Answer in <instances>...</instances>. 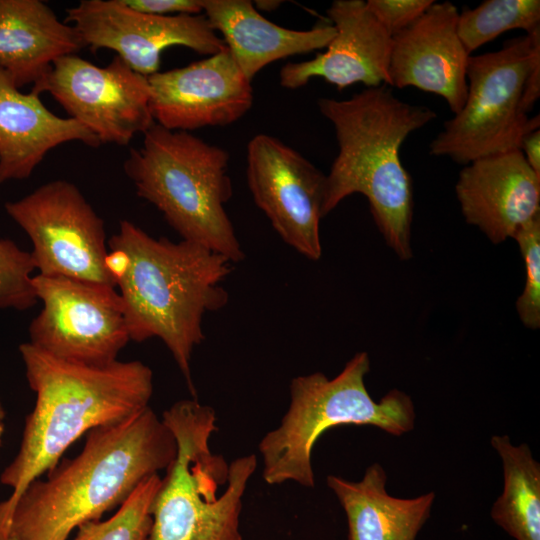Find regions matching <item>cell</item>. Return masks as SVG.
<instances>
[{
  "label": "cell",
  "mask_w": 540,
  "mask_h": 540,
  "mask_svg": "<svg viewBox=\"0 0 540 540\" xmlns=\"http://www.w3.org/2000/svg\"><path fill=\"white\" fill-rule=\"evenodd\" d=\"M4 419H5V411H4L3 406L0 403V423H4Z\"/></svg>",
  "instance_id": "4dcf8cb0"
},
{
  "label": "cell",
  "mask_w": 540,
  "mask_h": 540,
  "mask_svg": "<svg viewBox=\"0 0 540 540\" xmlns=\"http://www.w3.org/2000/svg\"><path fill=\"white\" fill-rule=\"evenodd\" d=\"M283 1H277V0H260V1H254V5L263 11L272 12L276 10Z\"/></svg>",
  "instance_id": "f546056e"
},
{
  "label": "cell",
  "mask_w": 540,
  "mask_h": 540,
  "mask_svg": "<svg viewBox=\"0 0 540 540\" xmlns=\"http://www.w3.org/2000/svg\"><path fill=\"white\" fill-rule=\"evenodd\" d=\"M31 91L49 93L101 144L128 145L154 124L148 78L117 55L105 67L76 54L60 57Z\"/></svg>",
  "instance_id": "8fae6325"
},
{
  "label": "cell",
  "mask_w": 540,
  "mask_h": 540,
  "mask_svg": "<svg viewBox=\"0 0 540 540\" xmlns=\"http://www.w3.org/2000/svg\"><path fill=\"white\" fill-rule=\"evenodd\" d=\"M519 150L532 170L540 176V128L533 129L522 137Z\"/></svg>",
  "instance_id": "f1b7e54d"
},
{
  "label": "cell",
  "mask_w": 540,
  "mask_h": 540,
  "mask_svg": "<svg viewBox=\"0 0 540 540\" xmlns=\"http://www.w3.org/2000/svg\"><path fill=\"white\" fill-rule=\"evenodd\" d=\"M108 248L106 265L119 288L130 340L160 338L195 398L192 353L205 338L204 314L228 303L221 284L231 262L195 243L155 239L128 220L120 221Z\"/></svg>",
  "instance_id": "7a4b0ae2"
},
{
  "label": "cell",
  "mask_w": 540,
  "mask_h": 540,
  "mask_svg": "<svg viewBox=\"0 0 540 540\" xmlns=\"http://www.w3.org/2000/svg\"><path fill=\"white\" fill-rule=\"evenodd\" d=\"M4 430H5L4 423H0V445L2 443V437H3V434H4Z\"/></svg>",
  "instance_id": "1f68e13d"
},
{
  "label": "cell",
  "mask_w": 540,
  "mask_h": 540,
  "mask_svg": "<svg viewBox=\"0 0 540 540\" xmlns=\"http://www.w3.org/2000/svg\"><path fill=\"white\" fill-rule=\"evenodd\" d=\"M4 207L29 236L40 275L116 288L106 265L104 222L73 183L47 182Z\"/></svg>",
  "instance_id": "9c48e42d"
},
{
  "label": "cell",
  "mask_w": 540,
  "mask_h": 540,
  "mask_svg": "<svg viewBox=\"0 0 540 540\" xmlns=\"http://www.w3.org/2000/svg\"><path fill=\"white\" fill-rule=\"evenodd\" d=\"M455 192L465 221L493 244L512 238L540 215V176L519 149L464 165Z\"/></svg>",
  "instance_id": "e0dca14e"
},
{
  "label": "cell",
  "mask_w": 540,
  "mask_h": 540,
  "mask_svg": "<svg viewBox=\"0 0 540 540\" xmlns=\"http://www.w3.org/2000/svg\"><path fill=\"white\" fill-rule=\"evenodd\" d=\"M147 78L153 120L169 130L230 125L253 104L251 82L227 46L203 60Z\"/></svg>",
  "instance_id": "5bb4252c"
},
{
  "label": "cell",
  "mask_w": 540,
  "mask_h": 540,
  "mask_svg": "<svg viewBox=\"0 0 540 540\" xmlns=\"http://www.w3.org/2000/svg\"><path fill=\"white\" fill-rule=\"evenodd\" d=\"M161 479L159 474L146 478L113 516L81 524L72 540H149L151 509Z\"/></svg>",
  "instance_id": "cb8c5ba5"
},
{
  "label": "cell",
  "mask_w": 540,
  "mask_h": 540,
  "mask_svg": "<svg viewBox=\"0 0 540 540\" xmlns=\"http://www.w3.org/2000/svg\"><path fill=\"white\" fill-rule=\"evenodd\" d=\"M326 483L346 514L348 540H416L435 499L433 491L415 498L390 495L386 471L377 462L360 481L328 475Z\"/></svg>",
  "instance_id": "44dd1931"
},
{
  "label": "cell",
  "mask_w": 540,
  "mask_h": 540,
  "mask_svg": "<svg viewBox=\"0 0 540 540\" xmlns=\"http://www.w3.org/2000/svg\"><path fill=\"white\" fill-rule=\"evenodd\" d=\"M317 105L338 144L326 175L322 216L360 193L387 245L401 260L411 259L413 189L400 149L436 113L399 99L387 85L366 88L348 99L320 98Z\"/></svg>",
  "instance_id": "277c9868"
},
{
  "label": "cell",
  "mask_w": 540,
  "mask_h": 540,
  "mask_svg": "<svg viewBox=\"0 0 540 540\" xmlns=\"http://www.w3.org/2000/svg\"><path fill=\"white\" fill-rule=\"evenodd\" d=\"M85 47L72 25L39 0H0V66L17 88L34 84L63 56Z\"/></svg>",
  "instance_id": "ffe728a7"
},
{
  "label": "cell",
  "mask_w": 540,
  "mask_h": 540,
  "mask_svg": "<svg viewBox=\"0 0 540 540\" xmlns=\"http://www.w3.org/2000/svg\"><path fill=\"white\" fill-rule=\"evenodd\" d=\"M201 5L250 82L272 62L326 48L336 33L333 25L309 30L279 26L262 16L249 0H201Z\"/></svg>",
  "instance_id": "d6986e66"
},
{
  "label": "cell",
  "mask_w": 540,
  "mask_h": 540,
  "mask_svg": "<svg viewBox=\"0 0 540 540\" xmlns=\"http://www.w3.org/2000/svg\"><path fill=\"white\" fill-rule=\"evenodd\" d=\"M540 58V29L504 42L497 51L471 55L462 109L444 123L429 153L468 163L519 149L522 137L540 128V117L522 110L527 75Z\"/></svg>",
  "instance_id": "ba28073f"
},
{
  "label": "cell",
  "mask_w": 540,
  "mask_h": 540,
  "mask_svg": "<svg viewBox=\"0 0 540 540\" xmlns=\"http://www.w3.org/2000/svg\"><path fill=\"white\" fill-rule=\"evenodd\" d=\"M39 96L20 92L0 66V183L28 178L46 154L63 143L101 145L78 121L49 111Z\"/></svg>",
  "instance_id": "ac0fdd59"
},
{
  "label": "cell",
  "mask_w": 540,
  "mask_h": 540,
  "mask_svg": "<svg viewBox=\"0 0 540 540\" xmlns=\"http://www.w3.org/2000/svg\"><path fill=\"white\" fill-rule=\"evenodd\" d=\"M128 8L149 15L169 16L176 13L199 15L203 12L201 0H122Z\"/></svg>",
  "instance_id": "83f0119b"
},
{
  "label": "cell",
  "mask_w": 540,
  "mask_h": 540,
  "mask_svg": "<svg viewBox=\"0 0 540 540\" xmlns=\"http://www.w3.org/2000/svg\"><path fill=\"white\" fill-rule=\"evenodd\" d=\"M216 419L213 408L195 398L164 411L162 421L176 439L177 454L152 504L149 540H243L242 499L257 457L245 455L227 464L212 453Z\"/></svg>",
  "instance_id": "5b68a950"
},
{
  "label": "cell",
  "mask_w": 540,
  "mask_h": 540,
  "mask_svg": "<svg viewBox=\"0 0 540 540\" xmlns=\"http://www.w3.org/2000/svg\"><path fill=\"white\" fill-rule=\"evenodd\" d=\"M490 443L502 461L503 491L491 509L493 521L516 540H540V464L526 443L508 435Z\"/></svg>",
  "instance_id": "7402d4cb"
},
{
  "label": "cell",
  "mask_w": 540,
  "mask_h": 540,
  "mask_svg": "<svg viewBox=\"0 0 540 540\" xmlns=\"http://www.w3.org/2000/svg\"><path fill=\"white\" fill-rule=\"evenodd\" d=\"M246 161L247 184L257 207L286 244L318 261L326 175L295 149L262 133L249 141Z\"/></svg>",
  "instance_id": "7c38bea8"
},
{
  "label": "cell",
  "mask_w": 540,
  "mask_h": 540,
  "mask_svg": "<svg viewBox=\"0 0 540 540\" xmlns=\"http://www.w3.org/2000/svg\"><path fill=\"white\" fill-rule=\"evenodd\" d=\"M132 148L124 171L139 197L154 205L182 240L240 262L245 254L225 204L232 197L229 154L187 131L154 122Z\"/></svg>",
  "instance_id": "8992f818"
},
{
  "label": "cell",
  "mask_w": 540,
  "mask_h": 540,
  "mask_svg": "<svg viewBox=\"0 0 540 540\" xmlns=\"http://www.w3.org/2000/svg\"><path fill=\"white\" fill-rule=\"evenodd\" d=\"M433 3V0L366 1L372 14L391 37L413 24Z\"/></svg>",
  "instance_id": "4316f807"
},
{
  "label": "cell",
  "mask_w": 540,
  "mask_h": 540,
  "mask_svg": "<svg viewBox=\"0 0 540 540\" xmlns=\"http://www.w3.org/2000/svg\"><path fill=\"white\" fill-rule=\"evenodd\" d=\"M177 454L167 425L149 407L87 433L82 451L36 479L13 502H0V540H68L81 524L119 507Z\"/></svg>",
  "instance_id": "6da1fadb"
},
{
  "label": "cell",
  "mask_w": 540,
  "mask_h": 540,
  "mask_svg": "<svg viewBox=\"0 0 540 540\" xmlns=\"http://www.w3.org/2000/svg\"><path fill=\"white\" fill-rule=\"evenodd\" d=\"M458 34L466 52L478 48L504 32L521 29L531 34L540 29L539 0H486L458 17Z\"/></svg>",
  "instance_id": "603a6c76"
},
{
  "label": "cell",
  "mask_w": 540,
  "mask_h": 540,
  "mask_svg": "<svg viewBox=\"0 0 540 540\" xmlns=\"http://www.w3.org/2000/svg\"><path fill=\"white\" fill-rule=\"evenodd\" d=\"M66 13L64 22L73 24L85 47L93 52L113 50L146 77L159 72L161 53L168 47L183 46L209 56L226 47L204 14L149 15L122 0H81Z\"/></svg>",
  "instance_id": "4fadbf2b"
},
{
  "label": "cell",
  "mask_w": 540,
  "mask_h": 540,
  "mask_svg": "<svg viewBox=\"0 0 540 540\" xmlns=\"http://www.w3.org/2000/svg\"><path fill=\"white\" fill-rule=\"evenodd\" d=\"M459 12L435 2L413 24L392 37L390 86L415 87L442 97L457 114L467 96L469 55L459 37Z\"/></svg>",
  "instance_id": "9a60e30c"
},
{
  "label": "cell",
  "mask_w": 540,
  "mask_h": 540,
  "mask_svg": "<svg viewBox=\"0 0 540 540\" xmlns=\"http://www.w3.org/2000/svg\"><path fill=\"white\" fill-rule=\"evenodd\" d=\"M3 540H19V539L16 538V537H13V536H8V537H6V538L3 539Z\"/></svg>",
  "instance_id": "d6a6232c"
},
{
  "label": "cell",
  "mask_w": 540,
  "mask_h": 540,
  "mask_svg": "<svg viewBox=\"0 0 540 540\" xmlns=\"http://www.w3.org/2000/svg\"><path fill=\"white\" fill-rule=\"evenodd\" d=\"M19 352L36 400L19 450L0 475V482L12 489L6 502L54 468L84 434L149 407L153 393L152 370L138 360L87 365L57 358L29 342Z\"/></svg>",
  "instance_id": "3957f363"
},
{
  "label": "cell",
  "mask_w": 540,
  "mask_h": 540,
  "mask_svg": "<svg viewBox=\"0 0 540 540\" xmlns=\"http://www.w3.org/2000/svg\"><path fill=\"white\" fill-rule=\"evenodd\" d=\"M30 252L9 239H0V309L27 310L37 301L31 273Z\"/></svg>",
  "instance_id": "d4e9b609"
},
{
  "label": "cell",
  "mask_w": 540,
  "mask_h": 540,
  "mask_svg": "<svg viewBox=\"0 0 540 540\" xmlns=\"http://www.w3.org/2000/svg\"><path fill=\"white\" fill-rule=\"evenodd\" d=\"M370 371L367 352L356 353L333 379L322 372L295 377L290 404L280 425L258 445L264 481L315 486L312 450L323 433L342 425H370L401 436L414 429L415 407L405 392L392 389L378 402L365 386Z\"/></svg>",
  "instance_id": "52a82bcc"
},
{
  "label": "cell",
  "mask_w": 540,
  "mask_h": 540,
  "mask_svg": "<svg viewBox=\"0 0 540 540\" xmlns=\"http://www.w3.org/2000/svg\"><path fill=\"white\" fill-rule=\"evenodd\" d=\"M327 15L336 33L326 51L308 61L286 63L279 72L280 85L297 89L313 78H322L339 90L356 83L367 88L390 86L392 37L366 1L335 0Z\"/></svg>",
  "instance_id": "2e32d148"
},
{
  "label": "cell",
  "mask_w": 540,
  "mask_h": 540,
  "mask_svg": "<svg viewBox=\"0 0 540 540\" xmlns=\"http://www.w3.org/2000/svg\"><path fill=\"white\" fill-rule=\"evenodd\" d=\"M40 313L29 326L32 345L57 358L103 366L130 341L114 287L61 276L32 277Z\"/></svg>",
  "instance_id": "30bf717a"
},
{
  "label": "cell",
  "mask_w": 540,
  "mask_h": 540,
  "mask_svg": "<svg viewBox=\"0 0 540 540\" xmlns=\"http://www.w3.org/2000/svg\"><path fill=\"white\" fill-rule=\"evenodd\" d=\"M516 240L525 263V286L516 308L522 323L540 327V215L517 230Z\"/></svg>",
  "instance_id": "484cf974"
}]
</instances>
